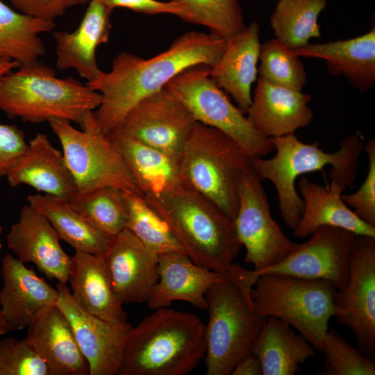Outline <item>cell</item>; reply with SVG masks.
I'll use <instances>...</instances> for the list:
<instances>
[{
	"label": "cell",
	"mask_w": 375,
	"mask_h": 375,
	"mask_svg": "<svg viewBox=\"0 0 375 375\" xmlns=\"http://www.w3.org/2000/svg\"><path fill=\"white\" fill-rule=\"evenodd\" d=\"M363 149L369 160L366 177L357 191L342 194V199L359 218L375 227V139H369Z\"/></svg>",
	"instance_id": "obj_39"
},
{
	"label": "cell",
	"mask_w": 375,
	"mask_h": 375,
	"mask_svg": "<svg viewBox=\"0 0 375 375\" xmlns=\"http://www.w3.org/2000/svg\"><path fill=\"white\" fill-rule=\"evenodd\" d=\"M311 100L312 96L302 90L258 78L247 118L254 129L267 138L294 133L312 122L313 112L308 106Z\"/></svg>",
	"instance_id": "obj_19"
},
{
	"label": "cell",
	"mask_w": 375,
	"mask_h": 375,
	"mask_svg": "<svg viewBox=\"0 0 375 375\" xmlns=\"http://www.w3.org/2000/svg\"><path fill=\"white\" fill-rule=\"evenodd\" d=\"M27 147L22 130L15 125L0 124V177L7 176Z\"/></svg>",
	"instance_id": "obj_40"
},
{
	"label": "cell",
	"mask_w": 375,
	"mask_h": 375,
	"mask_svg": "<svg viewBox=\"0 0 375 375\" xmlns=\"http://www.w3.org/2000/svg\"><path fill=\"white\" fill-rule=\"evenodd\" d=\"M321 351L328 375H374L375 363L340 335L328 331Z\"/></svg>",
	"instance_id": "obj_37"
},
{
	"label": "cell",
	"mask_w": 375,
	"mask_h": 375,
	"mask_svg": "<svg viewBox=\"0 0 375 375\" xmlns=\"http://www.w3.org/2000/svg\"><path fill=\"white\" fill-rule=\"evenodd\" d=\"M68 281L72 297L83 310L109 322H127L103 256L76 251L71 257Z\"/></svg>",
	"instance_id": "obj_25"
},
{
	"label": "cell",
	"mask_w": 375,
	"mask_h": 375,
	"mask_svg": "<svg viewBox=\"0 0 375 375\" xmlns=\"http://www.w3.org/2000/svg\"><path fill=\"white\" fill-rule=\"evenodd\" d=\"M107 135L122 155L144 198L158 197L185 185L181 176L178 158L117 129L112 130Z\"/></svg>",
	"instance_id": "obj_24"
},
{
	"label": "cell",
	"mask_w": 375,
	"mask_h": 375,
	"mask_svg": "<svg viewBox=\"0 0 375 375\" xmlns=\"http://www.w3.org/2000/svg\"><path fill=\"white\" fill-rule=\"evenodd\" d=\"M226 40L211 33L188 31L165 51L146 59L124 51L113 59L111 69L86 83L101 95L94 111L106 134L115 128L140 101L156 92L184 70L196 65L212 67L220 58Z\"/></svg>",
	"instance_id": "obj_1"
},
{
	"label": "cell",
	"mask_w": 375,
	"mask_h": 375,
	"mask_svg": "<svg viewBox=\"0 0 375 375\" xmlns=\"http://www.w3.org/2000/svg\"><path fill=\"white\" fill-rule=\"evenodd\" d=\"M12 7L26 15L53 20L62 15L68 6L65 0H9Z\"/></svg>",
	"instance_id": "obj_42"
},
{
	"label": "cell",
	"mask_w": 375,
	"mask_h": 375,
	"mask_svg": "<svg viewBox=\"0 0 375 375\" xmlns=\"http://www.w3.org/2000/svg\"><path fill=\"white\" fill-rule=\"evenodd\" d=\"M20 64L15 61L0 59V79L6 74L17 69Z\"/></svg>",
	"instance_id": "obj_44"
},
{
	"label": "cell",
	"mask_w": 375,
	"mask_h": 375,
	"mask_svg": "<svg viewBox=\"0 0 375 375\" xmlns=\"http://www.w3.org/2000/svg\"><path fill=\"white\" fill-rule=\"evenodd\" d=\"M103 4L113 10L121 7L146 15L170 14L185 20L186 13L178 3L158 0H99Z\"/></svg>",
	"instance_id": "obj_41"
},
{
	"label": "cell",
	"mask_w": 375,
	"mask_h": 375,
	"mask_svg": "<svg viewBox=\"0 0 375 375\" xmlns=\"http://www.w3.org/2000/svg\"><path fill=\"white\" fill-rule=\"evenodd\" d=\"M232 375H262V368L258 358L251 353L235 367Z\"/></svg>",
	"instance_id": "obj_43"
},
{
	"label": "cell",
	"mask_w": 375,
	"mask_h": 375,
	"mask_svg": "<svg viewBox=\"0 0 375 375\" xmlns=\"http://www.w3.org/2000/svg\"><path fill=\"white\" fill-rule=\"evenodd\" d=\"M259 59L258 72L262 80L297 90L306 84V69L299 56L275 38L260 44Z\"/></svg>",
	"instance_id": "obj_36"
},
{
	"label": "cell",
	"mask_w": 375,
	"mask_h": 375,
	"mask_svg": "<svg viewBox=\"0 0 375 375\" xmlns=\"http://www.w3.org/2000/svg\"><path fill=\"white\" fill-rule=\"evenodd\" d=\"M256 22L226 41L218 61L210 67V76L246 114L251 101V85L256 81L260 42Z\"/></svg>",
	"instance_id": "obj_27"
},
{
	"label": "cell",
	"mask_w": 375,
	"mask_h": 375,
	"mask_svg": "<svg viewBox=\"0 0 375 375\" xmlns=\"http://www.w3.org/2000/svg\"><path fill=\"white\" fill-rule=\"evenodd\" d=\"M55 28L53 20L15 11L0 0V59L20 65L38 60L45 53L40 34Z\"/></svg>",
	"instance_id": "obj_31"
},
{
	"label": "cell",
	"mask_w": 375,
	"mask_h": 375,
	"mask_svg": "<svg viewBox=\"0 0 375 375\" xmlns=\"http://www.w3.org/2000/svg\"><path fill=\"white\" fill-rule=\"evenodd\" d=\"M1 274L3 281L0 291L1 309L10 331L27 328L43 310L57 305V289L10 253L2 259Z\"/></svg>",
	"instance_id": "obj_18"
},
{
	"label": "cell",
	"mask_w": 375,
	"mask_h": 375,
	"mask_svg": "<svg viewBox=\"0 0 375 375\" xmlns=\"http://www.w3.org/2000/svg\"><path fill=\"white\" fill-rule=\"evenodd\" d=\"M1 233H2V228H1V226H0V235H1ZM1 247H2V244L0 242V249H1Z\"/></svg>",
	"instance_id": "obj_47"
},
{
	"label": "cell",
	"mask_w": 375,
	"mask_h": 375,
	"mask_svg": "<svg viewBox=\"0 0 375 375\" xmlns=\"http://www.w3.org/2000/svg\"><path fill=\"white\" fill-rule=\"evenodd\" d=\"M112 10L99 0H90L78 26L74 31L53 33L56 65L59 70L74 69L87 83L101 74L96 51L99 46L109 40Z\"/></svg>",
	"instance_id": "obj_20"
},
{
	"label": "cell",
	"mask_w": 375,
	"mask_h": 375,
	"mask_svg": "<svg viewBox=\"0 0 375 375\" xmlns=\"http://www.w3.org/2000/svg\"><path fill=\"white\" fill-rule=\"evenodd\" d=\"M179 4L186 13L185 22L208 28L211 34L226 41L247 26L238 0H169Z\"/></svg>",
	"instance_id": "obj_35"
},
{
	"label": "cell",
	"mask_w": 375,
	"mask_h": 375,
	"mask_svg": "<svg viewBox=\"0 0 375 375\" xmlns=\"http://www.w3.org/2000/svg\"><path fill=\"white\" fill-rule=\"evenodd\" d=\"M219 274L194 263L185 253L171 252L158 257V280L147 301L152 310L182 301L207 310L206 293Z\"/></svg>",
	"instance_id": "obj_23"
},
{
	"label": "cell",
	"mask_w": 375,
	"mask_h": 375,
	"mask_svg": "<svg viewBox=\"0 0 375 375\" xmlns=\"http://www.w3.org/2000/svg\"><path fill=\"white\" fill-rule=\"evenodd\" d=\"M24 340L47 363L51 375H89L88 360L57 305L46 308L28 324Z\"/></svg>",
	"instance_id": "obj_22"
},
{
	"label": "cell",
	"mask_w": 375,
	"mask_h": 375,
	"mask_svg": "<svg viewBox=\"0 0 375 375\" xmlns=\"http://www.w3.org/2000/svg\"><path fill=\"white\" fill-rule=\"evenodd\" d=\"M72 205L94 227L112 238L126 228L127 208L124 192L103 187L77 194Z\"/></svg>",
	"instance_id": "obj_34"
},
{
	"label": "cell",
	"mask_w": 375,
	"mask_h": 375,
	"mask_svg": "<svg viewBox=\"0 0 375 375\" xmlns=\"http://www.w3.org/2000/svg\"><path fill=\"white\" fill-rule=\"evenodd\" d=\"M165 86L185 104L196 122L227 134L251 156L265 157L273 150L269 139L252 127L245 113L210 77V67H191Z\"/></svg>",
	"instance_id": "obj_10"
},
{
	"label": "cell",
	"mask_w": 375,
	"mask_h": 375,
	"mask_svg": "<svg viewBox=\"0 0 375 375\" xmlns=\"http://www.w3.org/2000/svg\"><path fill=\"white\" fill-rule=\"evenodd\" d=\"M335 317L353 333L360 351L375 353V238L356 235L345 285L335 294Z\"/></svg>",
	"instance_id": "obj_12"
},
{
	"label": "cell",
	"mask_w": 375,
	"mask_h": 375,
	"mask_svg": "<svg viewBox=\"0 0 375 375\" xmlns=\"http://www.w3.org/2000/svg\"><path fill=\"white\" fill-rule=\"evenodd\" d=\"M0 375H51L47 363L25 340H0Z\"/></svg>",
	"instance_id": "obj_38"
},
{
	"label": "cell",
	"mask_w": 375,
	"mask_h": 375,
	"mask_svg": "<svg viewBox=\"0 0 375 375\" xmlns=\"http://www.w3.org/2000/svg\"><path fill=\"white\" fill-rule=\"evenodd\" d=\"M127 208L126 228L158 256L185 253L167 223L140 194L124 192Z\"/></svg>",
	"instance_id": "obj_33"
},
{
	"label": "cell",
	"mask_w": 375,
	"mask_h": 375,
	"mask_svg": "<svg viewBox=\"0 0 375 375\" xmlns=\"http://www.w3.org/2000/svg\"><path fill=\"white\" fill-rule=\"evenodd\" d=\"M311 238L278 263L261 271L256 276L279 274L304 279H323L337 290L346 284L350 257L356 235L347 230L329 226L316 229Z\"/></svg>",
	"instance_id": "obj_13"
},
{
	"label": "cell",
	"mask_w": 375,
	"mask_h": 375,
	"mask_svg": "<svg viewBox=\"0 0 375 375\" xmlns=\"http://www.w3.org/2000/svg\"><path fill=\"white\" fill-rule=\"evenodd\" d=\"M251 156L224 132L196 122L178 156L183 183L217 205L233 222L239 184Z\"/></svg>",
	"instance_id": "obj_7"
},
{
	"label": "cell",
	"mask_w": 375,
	"mask_h": 375,
	"mask_svg": "<svg viewBox=\"0 0 375 375\" xmlns=\"http://www.w3.org/2000/svg\"><path fill=\"white\" fill-rule=\"evenodd\" d=\"M27 201L48 219L60 240L76 251L105 254L110 238L90 224L69 201L37 193L28 196Z\"/></svg>",
	"instance_id": "obj_30"
},
{
	"label": "cell",
	"mask_w": 375,
	"mask_h": 375,
	"mask_svg": "<svg viewBox=\"0 0 375 375\" xmlns=\"http://www.w3.org/2000/svg\"><path fill=\"white\" fill-rule=\"evenodd\" d=\"M145 199L194 263L217 274L232 265L242 245L234 222L213 202L185 185Z\"/></svg>",
	"instance_id": "obj_5"
},
{
	"label": "cell",
	"mask_w": 375,
	"mask_h": 375,
	"mask_svg": "<svg viewBox=\"0 0 375 375\" xmlns=\"http://www.w3.org/2000/svg\"><path fill=\"white\" fill-rule=\"evenodd\" d=\"M88 1L90 0H65L68 7L80 5V4H84Z\"/></svg>",
	"instance_id": "obj_46"
},
{
	"label": "cell",
	"mask_w": 375,
	"mask_h": 375,
	"mask_svg": "<svg viewBox=\"0 0 375 375\" xmlns=\"http://www.w3.org/2000/svg\"><path fill=\"white\" fill-rule=\"evenodd\" d=\"M326 4L327 0H279L270 17L275 38L296 49L319 38L318 18Z\"/></svg>",
	"instance_id": "obj_32"
},
{
	"label": "cell",
	"mask_w": 375,
	"mask_h": 375,
	"mask_svg": "<svg viewBox=\"0 0 375 375\" xmlns=\"http://www.w3.org/2000/svg\"><path fill=\"white\" fill-rule=\"evenodd\" d=\"M101 102V95L87 83L72 76L58 78L53 69L38 60L0 79V110L24 122L59 119L81 124Z\"/></svg>",
	"instance_id": "obj_6"
},
{
	"label": "cell",
	"mask_w": 375,
	"mask_h": 375,
	"mask_svg": "<svg viewBox=\"0 0 375 375\" xmlns=\"http://www.w3.org/2000/svg\"><path fill=\"white\" fill-rule=\"evenodd\" d=\"M49 124L60 142L77 194L103 187L142 194L122 155L99 128L94 111L83 117L81 131L64 119Z\"/></svg>",
	"instance_id": "obj_9"
},
{
	"label": "cell",
	"mask_w": 375,
	"mask_h": 375,
	"mask_svg": "<svg viewBox=\"0 0 375 375\" xmlns=\"http://www.w3.org/2000/svg\"><path fill=\"white\" fill-rule=\"evenodd\" d=\"M293 51L299 57L324 60L331 74L344 76L360 92L369 90L374 85V26L356 38L323 44L309 42Z\"/></svg>",
	"instance_id": "obj_28"
},
{
	"label": "cell",
	"mask_w": 375,
	"mask_h": 375,
	"mask_svg": "<svg viewBox=\"0 0 375 375\" xmlns=\"http://www.w3.org/2000/svg\"><path fill=\"white\" fill-rule=\"evenodd\" d=\"M205 333L194 314L154 310L130 329L118 375H187L205 357Z\"/></svg>",
	"instance_id": "obj_4"
},
{
	"label": "cell",
	"mask_w": 375,
	"mask_h": 375,
	"mask_svg": "<svg viewBox=\"0 0 375 375\" xmlns=\"http://www.w3.org/2000/svg\"><path fill=\"white\" fill-rule=\"evenodd\" d=\"M234 224L245 247L244 261L261 271L288 256L297 246L273 219L262 181L251 169L241 178Z\"/></svg>",
	"instance_id": "obj_11"
},
{
	"label": "cell",
	"mask_w": 375,
	"mask_h": 375,
	"mask_svg": "<svg viewBox=\"0 0 375 375\" xmlns=\"http://www.w3.org/2000/svg\"><path fill=\"white\" fill-rule=\"evenodd\" d=\"M251 353L260 360L262 375H294L316 354L315 348L286 322L267 317Z\"/></svg>",
	"instance_id": "obj_29"
},
{
	"label": "cell",
	"mask_w": 375,
	"mask_h": 375,
	"mask_svg": "<svg viewBox=\"0 0 375 375\" xmlns=\"http://www.w3.org/2000/svg\"><path fill=\"white\" fill-rule=\"evenodd\" d=\"M60 240L48 219L29 203L21 208L6 236L8 247L19 260L33 262L47 278L67 284L71 257Z\"/></svg>",
	"instance_id": "obj_17"
},
{
	"label": "cell",
	"mask_w": 375,
	"mask_h": 375,
	"mask_svg": "<svg viewBox=\"0 0 375 375\" xmlns=\"http://www.w3.org/2000/svg\"><path fill=\"white\" fill-rule=\"evenodd\" d=\"M298 186L304 208L300 220L293 229V235L298 238L310 235L321 226H329L351 231L356 235L375 238V227L360 218L342 199V187L334 181L322 185L302 177Z\"/></svg>",
	"instance_id": "obj_26"
},
{
	"label": "cell",
	"mask_w": 375,
	"mask_h": 375,
	"mask_svg": "<svg viewBox=\"0 0 375 375\" xmlns=\"http://www.w3.org/2000/svg\"><path fill=\"white\" fill-rule=\"evenodd\" d=\"M195 123L185 104L165 86L140 101L114 129L178 158Z\"/></svg>",
	"instance_id": "obj_14"
},
{
	"label": "cell",
	"mask_w": 375,
	"mask_h": 375,
	"mask_svg": "<svg viewBox=\"0 0 375 375\" xmlns=\"http://www.w3.org/2000/svg\"><path fill=\"white\" fill-rule=\"evenodd\" d=\"M336 292L331 282L323 279L262 274L251 293L261 315L286 322L321 351L329 320L338 312L334 300Z\"/></svg>",
	"instance_id": "obj_8"
},
{
	"label": "cell",
	"mask_w": 375,
	"mask_h": 375,
	"mask_svg": "<svg viewBox=\"0 0 375 375\" xmlns=\"http://www.w3.org/2000/svg\"><path fill=\"white\" fill-rule=\"evenodd\" d=\"M258 278L253 270L233 263L208 289L206 375H230L251 353L266 319L256 310L251 297Z\"/></svg>",
	"instance_id": "obj_2"
},
{
	"label": "cell",
	"mask_w": 375,
	"mask_h": 375,
	"mask_svg": "<svg viewBox=\"0 0 375 375\" xmlns=\"http://www.w3.org/2000/svg\"><path fill=\"white\" fill-rule=\"evenodd\" d=\"M57 306L69 320L90 367L89 375L118 374L128 333V322H109L83 310L66 284L58 283Z\"/></svg>",
	"instance_id": "obj_15"
},
{
	"label": "cell",
	"mask_w": 375,
	"mask_h": 375,
	"mask_svg": "<svg viewBox=\"0 0 375 375\" xmlns=\"http://www.w3.org/2000/svg\"><path fill=\"white\" fill-rule=\"evenodd\" d=\"M9 185H27L44 194L70 201L76 188L61 151L44 133H37L28 143L6 176Z\"/></svg>",
	"instance_id": "obj_21"
},
{
	"label": "cell",
	"mask_w": 375,
	"mask_h": 375,
	"mask_svg": "<svg viewBox=\"0 0 375 375\" xmlns=\"http://www.w3.org/2000/svg\"><path fill=\"white\" fill-rule=\"evenodd\" d=\"M10 331L8 322L4 317L1 309H0V335H3Z\"/></svg>",
	"instance_id": "obj_45"
},
{
	"label": "cell",
	"mask_w": 375,
	"mask_h": 375,
	"mask_svg": "<svg viewBox=\"0 0 375 375\" xmlns=\"http://www.w3.org/2000/svg\"><path fill=\"white\" fill-rule=\"evenodd\" d=\"M269 139L276 150L275 155L269 159L252 157L251 167L262 181L269 180L274 184L281 217L292 230L298 224L304 208L303 201L295 188L297 177L331 165L328 177L331 181L344 190L354 183L358 158L364 149L359 133L344 138L340 149L333 153L321 149L318 142H301L294 133Z\"/></svg>",
	"instance_id": "obj_3"
},
{
	"label": "cell",
	"mask_w": 375,
	"mask_h": 375,
	"mask_svg": "<svg viewBox=\"0 0 375 375\" xmlns=\"http://www.w3.org/2000/svg\"><path fill=\"white\" fill-rule=\"evenodd\" d=\"M158 257L126 228L110 238L103 258L124 303L147 302L158 280Z\"/></svg>",
	"instance_id": "obj_16"
}]
</instances>
